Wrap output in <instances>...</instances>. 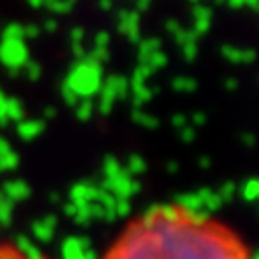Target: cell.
Instances as JSON below:
<instances>
[{
  "label": "cell",
  "mask_w": 259,
  "mask_h": 259,
  "mask_svg": "<svg viewBox=\"0 0 259 259\" xmlns=\"http://www.w3.org/2000/svg\"><path fill=\"white\" fill-rule=\"evenodd\" d=\"M100 259H251V251L221 221L161 204L128 223Z\"/></svg>",
  "instance_id": "1"
},
{
  "label": "cell",
  "mask_w": 259,
  "mask_h": 259,
  "mask_svg": "<svg viewBox=\"0 0 259 259\" xmlns=\"http://www.w3.org/2000/svg\"><path fill=\"white\" fill-rule=\"evenodd\" d=\"M0 259H51V257L29 253L13 243H0Z\"/></svg>",
  "instance_id": "2"
},
{
  "label": "cell",
  "mask_w": 259,
  "mask_h": 259,
  "mask_svg": "<svg viewBox=\"0 0 259 259\" xmlns=\"http://www.w3.org/2000/svg\"><path fill=\"white\" fill-rule=\"evenodd\" d=\"M221 53L233 63H251L255 59L253 49H241V47H233V45H223Z\"/></svg>",
  "instance_id": "3"
},
{
  "label": "cell",
  "mask_w": 259,
  "mask_h": 259,
  "mask_svg": "<svg viewBox=\"0 0 259 259\" xmlns=\"http://www.w3.org/2000/svg\"><path fill=\"white\" fill-rule=\"evenodd\" d=\"M120 31L128 35L131 39H139V15L137 13H128L120 17Z\"/></svg>",
  "instance_id": "4"
},
{
  "label": "cell",
  "mask_w": 259,
  "mask_h": 259,
  "mask_svg": "<svg viewBox=\"0 0 259 259\" xmlns=\"http://www.w3.org/2000/svg\"><path fill=\"white\" fill-rule=\"evenodd\" d=\"M198 196H200V202H202V208L204 212H214L223 206L221 198H219V194L212 192V190H200L198 192Z\"/></svg>",
  "instance_id": "5"
},
{
  "label": "cell",
  "mask_w": 259,
  "mask_h": 259,
  "mask_svg": "<svg viewBox=\"0 0 259 259\" xmlns=\"http://www.w3.org/2000/svg\"><path fill=\"white\" fill-rule=\"evenodd\" d=\"M241 196L249 202L259 200V178H251V180L245 182V186L241 188Z\"/></svg>",
  "instance_id": "6"
},
{
  "label": "cell",
  "mask_w": 259,
  "mask_h": 259,
  "mask_svg": "<svg viewBox=\"0 0 259 259\" xmlns=\"http://www.w3.org/2000/svg\"><path fill=\"white\" fill-rule=\"evenodd\" d=\"M143 63L151 70V72H155V70H159V68H165L167 66V55H165V51L163 49H159V51H155L153 55H149V57H145L143 59Z\"/></svg>",
  "instance_id": "7"
},
{
  "label": "cell",
  "mask_w": 259,
  "mask_h": 259,
  "mask_svg": "<svg viewBox=\"0 0 259 259\" xmlns=\"http://www.w3.org/2000/svg\"><path fill=\"white\" fill-rule=\"evenodd\" d=\"M159 49H161V41H159L157 37H149V39H143V41L139 43V55H141V59L153 55V53L159 51Z\"/></svg>",
  "instance_id": "8"
},
{
  "label": "cell",
  "mask_w": 259,
  "mask_h": 259,
  "mask_svg": "<svg viewBox=\"0 0 259 259\" xmlns=\"http://www.w3.org/2000/svg\"><path fill=\"white\" fill-rule=\"evenodd\" d=\"M171 86H174V90H180V92H192V90H196V80L190 76H178V78H174Z\"/></svg>",
  "instance_id": "9"
},
{
  "label": "cell",
  "mask_w": 259,
  "mask_h": 259,
  "mask_svg": "<svg viewBox=\"0 0 259 259\" xmlns=\"http://www.w3.org/2000/svg\"><path fill=\"white\" fill-rule=\"evenodd\" d=\"M133 118H135L139 124H143L145 128H157V126H159V118H157L155 114H149V112H141V110H135Z\"/></svg>",
  "instance_id": "10"
},
{
  "label": "cell",
  "mask_w": 259,
  "mask_h": 259,
  "mask_svg": "<svg viewBox=\"0 0 259 259\" xmlns=\"http://www.w3.org/2000/svg\"><path fill=\"white\" fill-rule=\"evenodd\" d=\"M192 15H194V23H210L212 21V11L204 5H194Z\"/></svg>",
  "instance_id": "11"
},
{
  "label": "cell",
  "mask_w": 259,
  "mask_h": 259,
  "mask_svg": "<svg viewBox=\"0 0 259 259\" xmlns=\"http://www.w3.org/2000/svg\"><path fill=\"white\" fill-rule=\"evenodd\" d=\"M217 194H219V198H221V202L225 204V202H229V200H233V196L237 194V186L233 184V182H227V184H223L219 190H217Z\"/></svg>",
  "instance_id": "12"
},
{
  "label": "cell",
  "mask_w": 259,
  "mask_h": 259,
  "mask_svg": "<svg viewBox=\"0 0 259 259\" xmlns=\"http://www.w3.org/2000/svg\"><path fill=\"white\" fill-rule=\"evenodd\" d=\"M126 167H128V171H131V174H141V171L147 169V163H145V159L141 155H131V157H128Z\"/></svg>",
  "instance_id": "13"
},
{
  "label": "cell",
  "mask_w": 259,
  "mask_h": 259,
  "mask_svg": "<svg viewBox=\"0 0 259 259\" xmlns=\"http://www.w3.org/2000/svg\"><path fill=\"white\" fill-rule=\"evenodd\" d=\"M133 92H135V100H137L139 104H141V102H149V100L153 98V94H155L147 84H143V86H135Z\"/></svg>",
  "instance_id": "14"
},
{
  "label": "cell",
  "mask_w": 259,
  "mask_h": 259,
  "mask_svg": "<svg viewBox=\"0 0 259 259\" xmlns=\"http://www.w3.org/2000/svg\"><path fill=\"white\" fill-rule=\"evenodd\" d=\"M182 49H184V57H186L188 61H192L194 57L198 55V43H196V41H194V43H188V45H184Z\"/></svg>",
  "instance_id": "15"
},
{
  "label": "cell",
  "mask_w": 259,
  "mask_h": 259,
  "mask_svg": "<svg viewBox=\"0 0 259 259\" xmlns=\"http://www.w3.org/2000/svg\"><path fill=\"white\" fill-rule=\"evenodd\" d=\"M180 137H182L184 141H192L194 137H196V133H194V126H192V128H190V126L180 128Z\"/></svg>",
  "instance_id": "16"
},
{
  "label": "cell",
  "mask_w": 259,
  "mask_h": 259,
  "mask_svg": "<svg viewBox=\"0 0 259 259\" xmlns=\"http://www.w3.org/2000/svg\"><path fill=\"white\" fill-rule=\"evenodd\" d=\"M171 122H174V126L184 128V126H188V116H186V114H174Z\"/></svg>",
  "instance_id": "17"
},
{
  "label": "cell",
  "mask_w": 259,
  "mask_h": 259,
  "mask_svg": "<svg viewBox=\"0 0 259 259\" xmlns=\"http://www.w3.org/2000/svg\"><path fill=\"white\" fill-rule=\"evenodd\" d=\"M192 118H194V122H204V120H206V116H204L202 112H196V114H194Z\"/></svg>",
  "instance_id": "18"
},
{
  "label": "cell",
  "mask_w": 259,
  "mask_h": 259,
  "mask_svg": "<svg viewBox=\"0 0 259 259\" xmlns=\"http://www.w3.org/2000/svg\"><path fill=\"white\" fill-rule=\"evenodd\" d=\"M225 86H227V88H229V90H233V88H235V86H237V80H235V78H229V80H227V82H225Z\"/></svg>",
  "instance_id": "19"
},
{
  "label": "cell",
  "mask_w": 259,
  "mask_h": 259,
  "mask_svg": "<svg viewBox=\"0 0 259 259\" xmlns=\"http://www.w3.org/2000/svg\"><path fill=\"white\" fill-rule=\"evenodd\" d=\"M251 259H253V257H251ZM255 259H259V251H257V257H255Z\"/></svg>",
  "instance_id": "20"
}]
</instances>
